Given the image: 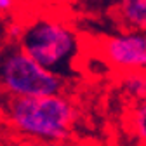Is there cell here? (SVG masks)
<instances>
[{"label":"cell","mask_w":146,"mask_h":146,"mask_svg":"<svg viewBox=\"0 0 146 146\" xmlns=\"http://www.w3.org/2000/svg\"><path fill=\"white\" fill-rule=\"evenodd\" d=\"M7 98L4 115L16 132L42 143L68 139L77 120V108L63 92L36 98Z\"/></svg>","instance_id":"6da1fadb"},{"label":"cell","mask_w":146,"mask_h":146,"mask_svg":"<svg viewBox=\"0 0 146 146\" xmlns=\"http://www.w3.org/2000/svg\"><path fill=\"white\" fill-rule=\"evenodd\" d=\"M17 45L47 70L68 77L80 54V38L66 21L54 16H35L21 21Z\"/></svg>","instance_id":"7a4b0ae2"},{"label":"cell","mask_w":146,"mask_h":146,"mask_svg":"<svg viewBox=\"0 0 146 146\" xmlns=\"http://www.w3.org/2000/svg\"><path fill=\"white\" fill-rule=\"evenodd\" d=\"M66 78L35 61L19 45L0 56V90L12 98L61 94Z\"/></svg>","instance_id":"3957f363"},{"label":"cell","mask_w":146,"mask_h":146,"mask_svg":"<svg viewBox=\"0 0 146 146\" xmlns=\"http://www.w3.org/2000/svg\"><path fill=\"white\" fill-rule=\"evenodd\" d=\"M103 59L120 71L146 70V31L125 30L99 42Z\"/></svg>","instance_id":"277c9868"},{"label":"cell","mask_w":146,"mask_h":146,"mask_svg":"<svg viewBox=\"0 0 146 146\" xmlns=\"http://www.w3.org/2000/svg\"><path fill=\"white\" fill-rule=\"evenodd\" d=\"M113 14L123 30L146 31V0H118Z\"/></svg>","instance_id":"5b68a950"},{"label":"cell","mask_w":146,"mask_h":146,"mask_svg":"<svg viewBox=\"0 0 146 146\" xmlns=\"http://www.w3.org/2000/svg\"><path fill=\"white\" fill-rule=\"evenodd\" d=\"M122 89H123V92L131 99H134L136 103L146 101V70L123 71Z\"/></svg>","instance_id":"8992f818"},{"label":"cell","mask_w":146,"mask_h":146,"mask_svg":"<svg viewBox=\"0 0 146 146\" xmlns=\"http://www.w3.org/2000/svg\"><path fill=\"white\" fill-rule=\"evenodd\" d=\"M131 123L134 127V132H136L137 139L146 144V101L136 103V106L132 110Z\"/></svg>","instance_id":"52a82bcc"},{"label":"cell","mask_w":146,"mask_h":146,"mask_svg":"<svg viewBox=\"0 0 146 146\" xmlns=\"http://www.w3.org/2000/svg\"><path fill=\"white\" fill-rule=\"evenodd\" d=\"M21 9V0H0V17L12 16Z\"/></svg>","instance_id":"ba28073f"},{"label":"cell","mask_w":146,"mask_h":146,"mask_svg":"<svg viewBox=\"0 0 146 146\" xmlns=\"http://www.w3.org/2000/svg\"><path fill=\"white\" fill-rule=\"evenodd\" d=\"M98 5H106V7H111V11L115 9V5L118 4V0H94Z\"/></svg>","instance_id":"9c48e42d"},{"label":"cell","mask_w":146,"mask_h":146,"mask_svg":"<svg viewBox=\"0 0 146 146\" xmlns=\"http://www.w3.org/2000/svg\"><path fill=\"white\" fill-rule=\"evenodd\" d=\"M45 146H77V144L68 143V141L64 139V141H52V143H45Z\"/></svg>","instance_id":"30bf717a"}]
</instances>
